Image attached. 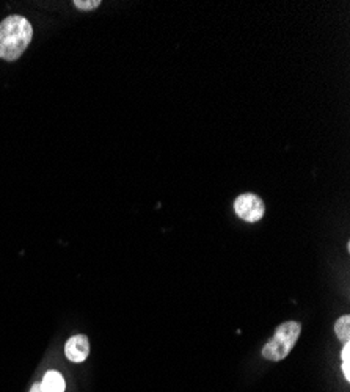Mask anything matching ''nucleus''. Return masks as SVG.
I'll use <instances>...</instances> for the list:
<instances>
[{
    "mask_svg": "<svg viewBox=\"0 0 350 392\" xmlns=\"http://www.w3.org/2000/svg\"><path fill=\"white\" fill-rule=\"evenodd\" d=\"M349 326H350V317L349 316H342L341 319H338L337 325H334V331H337V336H338L339 340L349 342V336H350Z\"/></svg>",
    "mask_w": 350,
    "mask_h": 392,
    "instance_id": "423d86ee",
    "label": "nucleus"
},
{
    "mask_svg": "<svg viewBox=\"0 0 350 392\" xmlns=\"http://www.w3.org/2000/svg\"><path fill=\"white\" fill-rule=\"evenodd\" d=\"M302 331L297 322H284L276 328L274 338L262 348V356L269 361H281L291 353Z\"/></svg>",
    "mask_w": 350,
    "mask_h": 392,
    "instance_id": "f03ea898",
    "label": "nucleus"
},
{
    "mask_svg": "<svg viewBox=\"0 0 350 392\" xmlns=\"http://www.w3.org/2000/svg\"><path fill=\"white\" fill-rule=\"evenodd\" d=\"M74 5H76L77 10H83V11L96 10L98 6L101 5V0H90V2H83V0H76Z\"/></svg>",
    "mask_w": 350,
    "mask_h": 392,
    "instance_id": "6e6552de",
    "label": "nucleus"
},
{
    "mask_svg": "<svg viewBox=\"0 0 350 392\" xmlns=\"http://www.w3.org/2000/svg\"><path fill=\"white\" fill-rule=\"evenodd\" d=\"M234 210L238 217L248 223H256L266 213V204L262 199L255 194H244L235 198Z\"/></svg>",
    "mask_w": 350,
    "mask_h": 392,
    "instance_id": "7ed1b4c3",
    "label": "nucleus"
},
{
    "mask_svg": "<svg viewBox=\"0 0 350 392\" xmlns=\"http://www.w3.org/2000/svg\"><path fill=\"white\" fill-rule=\"evenodd\" d=\"M350 345H349V342H346L344 347H342V352H341V360H342V372H344V376H346V380L349 381L350 380Z\"/></svg>",
    "mask_w": 350,
    "mask_h": 392,
    "instance_id": "0eeeda50",
    "label": "nucleus"
},
{
    "mask_svg": "<svg viewBox=\"0 0 350 392\" xmlns=\"http://www.w3.org/2000/svg\"><path fill=\"white\" fill-rule=\"evenodd\" d=\"M40 384L45 392H65L66 389L65 379H63L62 374L55 372V370H49Z\"/></svg>",
    "mask_w": 350,
    "mask_h": 392,
    "instance_id": "39448f33",
    "label": "nucleus"
},
{
    "mask_svg": "<svg viewBox=\"0 0 350 392\" xmlns=\"http://www.w3.org/2000/svg\"><path fill=\"white\" fill-rule=\"evenodd\" d=\"M30 392H45L41 389V384L40 383H35L33 386H32V389H30Z\"/></svg>",
    "mask_w": 350,
    "mask_h": 392,
    "instance_id": "1a4fd4ad",
    "label": "nucleus"
},
{
    "mask_svg": "<svg viewBox=\"0 0 350 392\" xmlns=\"http://www.w3.org/2000/svg\"><path fill=\"white\" fill-rule=\"evenodd\" d=\"M65 353L68 356V360L73 361V362L85 361L90 355V340H88V338L83 336V334H77V336H73L66 342Z\"/></svg>",
    "mask_w": 350,
    "mask_h": 392,
    "instance_id": "20e7f679",
    "label": "nucleus"
},
{
    "mask_svg": "<svg viewBox=\"0 0 350 392\" xmlns=\"http://www.w3.org/2000/svg\"><path fill=\"white\" fill-rule=\"evenodd\" d=\"M33 37L32 24L23 16H8L0 23V59L18 60L30 44Z\"/></svg>",
    "mask_w": 350,
    "mask_h": 392,
    "instance_id": "f257e3e1",
    "label": "nucleus"
}]
</instances>
